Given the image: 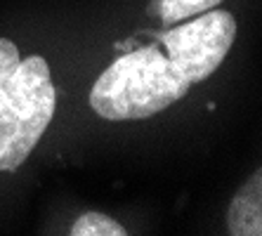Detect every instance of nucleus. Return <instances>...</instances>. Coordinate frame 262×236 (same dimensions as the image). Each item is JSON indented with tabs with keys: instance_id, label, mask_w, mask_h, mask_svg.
<instances>
[{
	"instance_id": "obj_1",
	"label": "nucleus",
	"mask_w": 262,
	"mask_h": 236,
	"mask_svg": "<svg viewBox=\"0 0 262 236\" xmlns=\"http://www.w3.org/2000/svg\"><path fill=\"white\" fill-rule=\"evenodd\" d=\"M236 40V19L208 10L189 24H172L156 42L118 57L99 73L90 106L106 121H144L165 111L222 67Z\"/></svg>"
},
{
	"instance_id": "obj_2",
	"label": "nucleus",
	"mask_w": 262,
	"mask_h": 236,
	"mask_svg": "<svg viewBox=\"0 0 262 236\" xmlns=\"http://www.w3.org/2000/svg\"><path fill=\"white\" fill-rule=\"evenodd\" d=\"M57 106V90L48 61L19 55L17 45L0 38V173L26 163Z\"/></svg>"
},
{
	"instance_id": "obj_3",
	"label": "nucleus",
	"mask_w": 262,
	"mask_h": 236,
	"mask_svg": "<svg viewBox=\"0 0 262 236\" xmlns=\"http://www.w3.org/2000/svg\"><path fill=\"white\" fill-rule=\"evenodd\" d=\"M227 229L234 236L262 234V175H255L238 189L227 212Z\"/></svg>"
},
{
	"instance_id": "obj_4",
	"label": "nucleus",
	"mask_w": 262,
	"mask_h": 236,
	"mask_svg": "<svg viewBox=\"0 0 262 236\" xmlns=\"http://www.w3.org/2000/svg\"><path fill=\"white\" fill-rule=\"evenodd\" d=\"M222 3L225 0H161V22L165 26L180 24V22L199 17Z\"/></svg>"
},
{
	"instance_id": "obj_5",
	"label": "nucleus",
	"mask_w": 262,
	"mask_h": 236,
	"mask_svg": "<svg viewBox=\"0 0 262 236\" xmlns=\"http://www.w3.org/2000/svg\"><path fill=\"white\" fill-rule=\"evenodd\" d=\"M71 236H125V227L104 212H85L71 224Z\"/></svg>"
}]
</instances>
